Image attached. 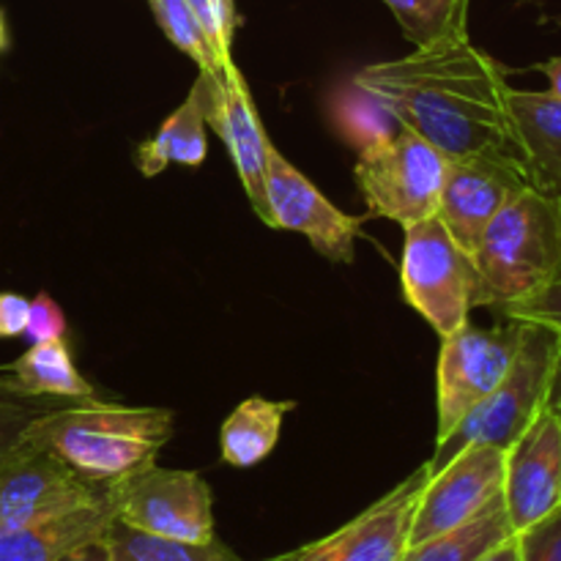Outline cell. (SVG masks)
<instances>
[{
	"label": "cell",
	"mask_w": 561,
	"mask_h": 561,
	"mask_svg": "<svg viewBox=\"0 0 561 561\" xmlns=\"http://www.w3.org/2000/svg\"><path fill=\"white\" fill-rule=\"evenodd\" d=\"M507 75V66L469 36H453L365 66L354 82L447 159L496 157L526 170Z\"/></svg>",
	"instance_id": "obj_1"
},
{
	"label": "cell",
	"mask_w": 561,
	"mask_h": 561,
	"mask_svg": "<svg viewBox=\"0 0 561 561\" xmlns=\"http://www.w3.org/2000/svg\"><path fill=\"white\" fill-rule=\"evenodd\" d=\"M173 436V411L137 409L93 400L58 411H38L27 425L25 444L53 455L80 480L96 488L157 463V455Z\"/></svg>",
	"instance_id": "obj_2"
},
{
	"label": "cell",
	"mask_w": 561,
	"mask_h": 561,
	"mask_svg": "<svg viewBox=\"0 0 561 561\" xmlns=\"http://www.w3.org/2000/svg\"><path fill=\"white\" fill-rule=\"evenodd\" d=\"M477 272L474 307L529 299L561 274V211L557 197L524 190L488 222L471 252Z\"/></svg>",
	"instance_id": "obj_3"
},
{
	"label": "cell",
	"mask_w": 561,
	"mask_h": 561,
	"mask_svg": "<svg viewBox=\"0 0 561 561\" xmlns=\"http://www.w3.org/2000/svg\"><path fill=\"white\" fill-rule=\"evenodd\" d=\"M559 359V334L546 327H537V323H524L520 348L510 365L507 376L477 409H471L463 416V422L444 442H436L433 458L427 460L431 471L447 466L460 449L471 447V444H491V447L510 449V444H515V438L548 405Z\"/></svg>",
	"instance_id": "obj_4"
},
{
	"label": "cell",
	"mask_w": 561,
	"mask_h": 561,
	"mask_svg": "<svg viewBox=\"0 0 561 561\" xmlns=\"http://www.w3.org/2000/svg\"><path fill=\"white\" fill-rule=\"evenodd\" d=\"M403 230L400 283L405 301L436 329L438 337H447L469 323L477 288L474 263L436 214Z\"/></svg>",
	"instance_id": "obj_5"
},
{
	"label": "cell",
	"mask_w": 561,
	"mask_h": 561,
	"mask_svg": "<svg viewBox=\"0 0 561 561\" xmlns=\"http://www.w3.org/2000/svg\"><path fill=\"white\" fill-rule=\"evenodd\" d=\"M449 159L411 129H400L387 146L365 153L356 162V184L367 217L414 225L433 217L442 197Z\"/></svg>",
	"instance_id": "obj_6"
},
{
	"label": "cell",
	"mask_w": 561,
	"mask_h": 561,
	"mask_svg": "<svg viewBox=\"0 0 561 561\" xmlns=\"http://www.w3.org/2000/svg\"><path fill=\"white\" fill-rule=\"evenodd\" d=\"M115 520L168 540L208 542L214 531V496L195 471L148 466L107 488Z\"/></svg>",
	"instance_id": "obj_7"
},
{
	"label": "cell",
	"mask_w": 561,
	"mask_h": 561,
	"mask_svg": "<svg viewBox=\"0 0 561 561\" xmlns=\"http://www.w3.org/2000/svg\"><path fill=\"white\" fill-rule=\"evenodd\" d=\"M524 337V323L477 329L471 323L442 337L436 370L438 436L444 442L463 422L471 409L482 403L502 383Z\"/></svg>",
	"instance_id": "obj_8"
},
{
	"label": "cell",
	"mask_w": 561,
	"mask_h": 561,
	"mask_svg": "<svg viewBox=\"0 0 561 561\" xmlns=\"http://www.w3.org/2000/svg\"><path fill=\"white\" fill-rule=\"evenodd\" d=\"M431 474V463H422L414 474L337 531L268 561H403L414 507Z\"/></svg>",
	"instance_id": "obj_9"
},
{
	"label": "cell",
	"mask_w": 561,
	"mask_h": 561,
	"mask_svg": "<svg viewBox=\"0 0 561 561\" xmlns=\"http://www.w3.org/2000/svg\"><path fill=\"white\" fill-rule=\"evenodd\" d=\"M504 458L507 449L471 444L433 471L414 507L409 546L455 529L488 507L504 488Z\"/></svg>",
	"instance_id": "obj_10"
},
{
	"label": "cell",
	"mask_w": 561,
	"mask_h": 561,
	"mask_svg": "<svg viewBox=\"0 0 561 561\" xmlns=\"http://www.w3.org/2000/svg\"><path fill=\"white\" fill-rule=\"evenodd\" d=\"M266 225L307 236V241L329 261L354 263V244L365 217L340 211L274 146H268L266 159Z\"/></svg>",
	"instance_id": "obj_11"
},
{
	"label": "cell",
	"mask_w": 561,
	"mask_h": 561,
	"mask_svg": "<svg viewBox=\"0 0 561 561\" xmlns=\"http://www.w3.org/2000/svg\"><path fill=\"white\" fill-rule=\"evenodd\" d=\"M107 502V491L88 485L42 449H20L0 460V529L42 524Z\"/></svg>",
	"instance_id": "obj_12"
},
{
	"label": "cell",
	"mask_w": 561,
	"mask_h": 561,
	"mask_svg": "<svg viewBox=\"0 0 561 561\" xmlns=\"http://www.w3.org/2000/svg\"><path fill=\"white\" fill-rule=\"evenodd\" d=\"M529 186V173L520 164L496 157L449 159L436 217L471 255L488 222Z\"/></svg>",
	"instance_id": "obj_13"
},
{
	"label": "cell",
	"mask_w": 561,
	"mask_h": 561,
	"mask_svg": "<svg viewBox=\"0 0 561 561\" xmlns=\"http://www.w3.org/2000/svg\"><path fill=\"white\" fill-rule=\"evenodd\" d=\"M502 499L515 535L561 507V422L551 405L510 444Z\"/></svg>",
	"instance_id": "obj_14"
},
{
	"label": "cell",
	"mask_w": 561,
	"mask_h": 561,
	"mask_svg": "<svg viewBox=\"0 0 561 561\" xmlns=\"http://www.w3.org/2000/svg\"><path fill=\"white\" fill-rule=\"evenodd\" d=\"M203 75V71H201ZM208 82V124L222 137L225 148L230 153L236 173H239L241 186L250 197L257 217L266 222V159L268 140L263 121L257 115L255 99H252L250 85L236 64L225 66L222 75H206Z\"/></svg>",
	"instance_id": "obj_15"
},
{
	"label": "cell",
	"mask_w": 561,
	"mask_h": 561,
	"mask_svg": "<svg viewBox=\"0 0 561 561\" xmlns=\"http://www.w3.org/2000/svg\"><path fill=\"white\" fill-rule=\"evenodd\" d=\"M510 110L524 146L531 190L561 195V99L548 91L510 88Z\"/></svg>",
	"instance_id": "obj_16"
},
{
	"label": "cell",
	"mask_w": 561,
	"mask_h": 561,
	"mask_svg": "<svg viewBox=\"0 0 561 561\" xmlns=\"http://www.w3.org/2000/svg\"><path fill=\"white\" fill-rule=\"evenodd\" d=\"M208 82L206 75L197 77L192 91L186 93L184 104L173 110L157 135L148 137L137 148V168L146 179L162 173L168 164H181V168H201L206 162L208 140Z\"/></svg>",
	"instance_id": "obj_17"
},
{
	"label": "cell",
	"mask_w": 561,
	"mask_h": 561,
	"mask_svg": "<svg viewBox=\"0 0 561 561\" xmlns=\"http://www.w3.org/2000/svg\"><path fill=\"white\" fill-rule=\"evenodd\" d=\"M113 518L110 502H102L42 524L0 529V561H58L80 542L104 535Z\"/></svg>",
	"instance_id": "obj_18"
},
{
	"label": "cell",
	"mask_w": 561,
	"mask_h": 561,
	"mask_svg": "<svg viewBox=\"0 0 561 561\" xmlns=\"http://www.w3.org/2000/svg\"><path fill=\"white\" fill-rule=\"evenodd\" d=\"M9 376L0 378V392L16 398H66V400H93L91 383L80 376L75 356L66 340L31 345L25 354L9 367Z\"/></svg>",
	"instance_id": "obj_19"
},
{
	"label": "cell",
	"mask_w": 561,
	"mask_h": 561,
	"mask_svg": "<svg viewBox=\"0 0 561 561\" xmlns=\"http://www.w3.org/2000/svg\"><path fill=\"white\" fill-rule=\"evenodd\" d=\"M296 403H277L266 398H250L236 405L233 414L225 420L219 433V449L222 460L233 469H250L263 463L277 447L283 422Z\"/></svg>",
	"instance_id": "obj_20"
},
{
	"label": "cell",
	"mask_w": 561,
	"mask_h": 561,
	"mask_svg": "<svg viewBox=\"0 0 561 561\" xmlns=\"http://www.w3.org/2000/svg\"><path fill=\"white\" fill-rule=\"evenodd\" d=\"M513 535L515 529L510 524L502 493H499L488 507H482L466 524L409 546L403 561H480Z\"/></svg>",
	"instance_id": "obj_21"
},
{
	"label": "cell",
	"mask_w": 561,
	"mask_h": 561,
	"mask_svg": "<svg viewBox=\"0 0 561 561\" xmlns=\"http://www.w3.org/2000/svg\"><path fill=\"white\" fill-rule=\"evenodd\" d=\"M329 118H332L337 135L359 157L387 146L403 129V121L376 93H370L354 80L332 91V96H329Z\"/></svg>",
	"instance_id": "obj_22"
},
{
	"label": "cell",
	"mask_w": 561,
	"mask_h": 561,
	"mask_svg": "<svg viewBox=\"0 0 561 561\" xmlns=\"http://www.w3.org/2000/svg\"><path fill=\"white\" fill-rule=\"evenodd\" d=\"M104 535H107L113 561H241L217 537L208 542L168 540V537L131 529L115 518Z\"/></svg>",
	"instance_id": "obj_23"
},
{
	"label": "cell",
	"mask_w": 561,
	"mask_h": 561,
	"mask_svg": "<svg viewBox=\"0 0 561 561\" xmlns=\"http://www.w3.org/2000/svg\"><path fill=\"white\" fill-rule=\"evenodd\" d=\"M414 47L453 36H469L471 0H381Z\"/></svg>",
	"instance_id": "obj_24"
},
{
	"label": "cell",
	"mask_w": 561,
	"mask_h": 561,
	"mask_svg": "<svg viewBox=\"0 0 561 561\" xmlns=\"http://www.w3.org/2000/svg\"><path fill=\"white\" fill-rule=\"evenodd\" d=\"M148 3H151L153 16H157L164 36L170 38V44H175L181 53L190 55L203 75H222L225 66L219 64L217 53L208 44L201 22L195 20L186 0H148Z\"/></svg>",
	"instance_id": "obj_25"
},
{
	"label": "cell",
	"mask_w": 561,
	"mask_h": 561,
	"mask_svg": "<svg viewBox=\"0 0 561 561\" xmlns=\"http://www.w3.org/2000/svg\"><path fill=\"white\" fill-rule=\"evenodd\" d=\"M186 3H190L195 20L201 22L208 44H211V49L217 53L219 64H233L230 47H233V33L236 25H239L233 0H186Z\"/></svg>",
	"instance_id": "obj_26"
},
{
	"label": "cell",
	"mask_w": 561,
	"mask_h": 561,
	"mask_svg": "<svg viewBox=\"0 0 561 561\" xmlns=\"http://www.w3.org/2000/svg\"><path fill=\"white\" fill-rule=\"evenodd\" d=\"M502 316L507 321L537 323V327L551 329V332H557L561 337V277L548 283L546 288L537 290L529 299L504 307Z\"/></svg>",
	"instance_id": "obj_27"
},
{
	"label": "cell",
	"mask_w": 561,
	"mask_h": 561,
	"mask_svg": "<svg viewBox=\"0 0 561 561\" xmlns=\"http://www.w3.org/2000/svg\"><path fill=\"white\" fill-rule=\"evenodd\" d=\"M520 561H561V507L515 535Z\"/></svg>",
	"instance_id": "obj_28"
},
{
	"label": "cell",
	"mask_w": 561,
	"mask_h": 561,
	"mask_svg": "<svg viewBox=\"0 0 561 561\" xmlns=\"http://www.w3.org/2000/svg\"><path fill=\"white\" fill-rule=\"evenodd\" d=\"M22 337H25L27 345L66 340V316L47 290H42V294L31 299V312H27V327Z\"/></svg>",
	"instance_id": "obj_29"
},
{
	"label": "cell",
	"mask_w": 561,
	"mask_h": 561,
	"mask_svg": "<svg viewBox=\"0 0 561 561\" xmlns=\"http://www.w3.org/2000/svg\"><path fill=\"white\" fill-rule=\"evenodd\" d=\"M36 416V409H25V405L0 398V460L11 458L27 447L25 431Z\"/></svg>",
	"instance_id": "obj_30"
},
{
	"label": "cell",
	"mask_w": 561,
	"mask_h": 561,
	"mask_svg": "<svg viewBox=\"0 0 561 561\" xmlns=\"http://www.w3.org/2000/svg\"><path fill=\"white\" fill-rule=\"evenodd\" d=\"M27 312H31V299L14 290L0 294V337H22L27 327Z\"/></svg>",
	"instance_id": "obj_31"
},
{
	"label": "cell",
	"mask_w": 561,
	"mask_h": 561,
	"mask_svg": "<svg viewBox=\"0 0 561 561\" xmlns=\"http://www.w3.org/2000/svg\"><path fill=\"white\" fill-rule=\"evenodd\" d=\"M58 561H113L107 535H99V537H91V540L80 542V546L71 548V551L64 553Z\"/></svg>",
	"instance_id": "obj_32"
},
{
	"label": "cell",
	"mask_w": 561,
	"mask_h": 561,
	"mask_svg": "<svg viewBox=\"0 0 561 561\" xmlns=\"http://www.w3.org/2000/svg\"><path fill=\"white\" fill-rule=\"evenodd\" d=\"M535 71H540L542 77L548 80V93L561 99V55H553V58L542 60V64L531 66Z\"/></svg>",
	"instance_id": "obj_33"
},
{
	"label": "cell",
	"mask_w": 561,
	"mask_h": 561,
	"mask_svg": "<svg viewBox=\"0 0 561 561\" xmlns=\"http://www.w3.org/2000/svg\"><path fill=\"white\" fill-rule=\"evenodd\" d=\"M480 561H520L518 540H515V535L510 537V540H504L499 548H493V551L488 553V557H482Z\"/></svg>",
	"instance_id": "obj_34"
},
{
	"label": "cell",
	"mask_w": 561,
	"mask_h": 561,
	"mask_svg": "<svg viewBox=\"0 0 561 561\" xmlns=\"http://www.w3.org/2000/svg\"><path fill=\"white\" fill-rule=\"evenodd\" d=\"M548 405H551V411L559 416V422H561V359L557 367V376H553V387H551V398H548Z\"/></svg>",
	"instance_id": "obj_35"
},
{
	"label": "cell",
	"mask_w": 561,
	"mask_h": 561,
	"mask_svg": "<svg viewBox=\"0 0 561 561\" xmlns=\"http://www.w3.org/2000/svg\"><path fill=\"white\" fill-rule=\"evenodd\" d=\"M5 47H9V27H5V16L3 11H0V53H3Z\"/></svg>",
	"instance_id": "obj_36"
},
{
	"label": "cell",
	"mask_w": 561,
	"mask_h": 561,
	"mask_svg": "<svg viewBox=\"0 0 561 561\" xmlns=\"http://www.w3.org/2000/svg\"><path fill=\"white\" fill-rule=\"evenodd\" d=\"M557 201H559V211H561V195L557 197ZM559 277H561V274H559Z\"/></svg>",
	"instance_id": "obj_37"
}]
</instances>
